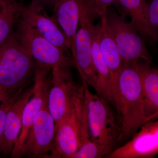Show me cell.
I'll list each match as a JSON object with an SVG mask.
<instances>
[{
	"instance_id": "cell-1",
	"label": "cell",
	"mask_w": 158,
	"mask_h": 158,
	"mask_svg": "<svg viewBox=\"0 0 158 158\" xmlns=\"http://www.w3.org/2000/svg\"><path fill=\"white\" fill-rule=\"evenodd\" d=\"M137 61L122 62L121 69L111 89L113 104L117 110L120 124L118 142L132 137L141 126L148 122L144 112Z\"/></svg>"
},
{
	"instance_id": "cell-2",
	"label": "cell",
	"mask_w": 158,
	"mask_h": 158,
	"mask_svg": "<svg viewBox=\"0 0 158 158\" xmlns=\"http://www.w3.org/2000/svg\"><path fill=\"white\" fill-rule=\"evenodd\" d=\"M13 32L0 46V88L11 94L22 91L36 64Z\"/></svg>"
},
{
	"instance_id": "cell-3",
	"label": "cell",
	"mask_w": 158,
	"mask_h": 158,
	"mask_svg": "<svg viewBox=\"0 0 158 158\" xmlns=\"http://www.w3.org/2000/svg\"><path fill=\"white\" fill-rule=\"evenodd\" d=\"M88 133L94 143L114 149L120 132V124L107 102L94 94L83 82Z\"/></svg>"
},
{
	"instance_id": "cell-4",
	"label": "cell",
	"mask_w": 158,
	"mask_h": 158,
	"mask_svg": "<svg viewBox=\"0 0 158 158\" xmlns=\"http://www.w3.org/2000/svg\"><path fill=\"white\" fill-rule=\"evenodd\" d=\"M17 22V30L15 34L36 62L51 69L56 67L69 68L76 66L73 58L45 39L19 17Z\"/></svg>"
},
{
	"instance_id": "cell-5",
	"label": "cell",
	"mask_w": 158,
	"mask_h": 158,
	"mask_svg": "<svg viewBox=\"0 0 158 158\" xmlns=\"http://www.w3.org/2000/svg\"><path fill=\"white\" fill-rule=\"evenodd\" d=\"M69 68L54 67L51 70L48 107L55 122L56 130L67 116L75 99L83 89L74 81Z\"/></svg>"
},
{
	"instance_id": "cell-6",
	"label": "cell",
	"mask_w": 158,
	"mask_h": 158,
	"mask_svg": "<svg viewBox=\"0 0 158 158\" xmlns=\"http://www.w3.org/2000/svg\"><path fill=\"white\" fill-rule=\"evenodd\" d=\"M107 20L122 62H128L141 59L151 63V57L139 33L125 17L118 14L110 6L107 12Z\"/></svg>"
},
{
	"instance_id": "cell-7",
	"label": "cell",
	"mask_w": 158,
	"mask_h": 158,
	"mask_svg": "<svg viewBox=\"0 0 158 158\" xmlns=\"http://www.w3.org/2000/svg\"><path fill=\"white\" fill-rule=\"evenodd\" d=\"M51 70L49 67L36 62L33 93L23 110L20 131L10 153L12 157H20L23 146L34 118L47 102Z\"/></svg>"
},
{
	"instance_id": "cell-8",
	"label": "cell",
	"mask_w": 158,
	"mask_h": 158,
	"mask_svg": "<svg viewBox=\"0 0 158 158\" xmlns=\"http://www.w3.org/2000/svg\"><path fill=\"white\" fill-rule=\"evenodd\" d=\"M55 122L49 111L47 102L34 118L27 137L23 146L20 157H55L54 147Z\"/></svg>"
},
{
	"instance_id": "cell-9",
	"label": "cell",
	"mask_w": 158,
	"mask_h": 158,
	"mask_svg": "<svg viewBox=\"0 0 158 158\" xmlns=\"http://www.w3.org/2000/svg\"><path fill=\"white\" fill-rule=\"evenodd\" d=\"M84 101V87L75 99L67 116L56 130L55 157L73 158L81 146Z\"/></svg>"
},
{
	"instance_id": "cell-10",
	"label": "cell",
	"mask_w": 158,
	"mask_h": 158,
	"mask_svg": "<svg viewBox=\"0 0 158 158\" xmlns=\"http://www.w3.org/2000/svg\"><path fill=\"white\" fill-rule=\"evenodd\" d=\"M94 17L90 13L88 6L82 9L79 20L80 28L76 35L74 60L82 81L92 86L97 92V79L91 57V28Z\"/></svg>"
},
{
	"instance_id": "cell-11",
	"label": "cell",
	"mask_w": 158,
	"mask_h": 158,
	"mask_svg": "<svg viewBox=\"0 0 158 158\" xmlns=\"http://www.w3.org/2000/svg\"><path fill=\"white\" fill-rule=\"evenodd\" d=\"M19 18L69 55L70 51L66 38L56 22L46 12L45 8L36 0L27 6L21 5Z\"/></svg>"
},
{
	"instance_id": "cell-12",
	"label": "cell",
	"mask_w": 158,
	"mask_h": 158,
	"mask_svg": "<svg viewBox=\"0 0 158 158\" xmlns=\"http://www.w3.org/2000/svg\"><path fill=\"white\" fill-rule=\"evenodd\" d=\"M139 129L131 140L105 158H154L158 153V121L147 122Z\"/></svg>"
},
{
	"instance_id": "cell-13",
	"label": "cell",
	"mask_w": 158,
	"mask_h": 158,
	"mask_svg": "<svg viewBox=\"0 0 158 158\" xmlns=\"http://www.w3.org/2000/svg\"><path fill=\"white\" fill-rule=\"evenodd\" d=\"M88 6L86 0H56L52 17L61 28L74 59L76 35L82 9Z\"/></svg>"
},
{
	"instance_id": "cell-14",
	"label": "cell",
	"mask_w": 158,
	"mask_h": 158,
	"mask_svg": "<svg viewBox=\"0 0 158 158\" xmlns=\"http://www.w3.org/2000/svg\"><path fill=\"white\" fill-rule=\"evenodd\" d=\"M150 64L145 61H137L144 112L148 121L155 120L158 115V71Z\"/></svg>"
},
{
	"instance_id": "cell-15",
	"label": "cell",
	"mask_w": 158,
	"mask_h": 158,
	"mask_svg": "<svg viewBox=\"0 0 158 158\" xmlns=\"http://www.w3.org/2000/svg\"><path fill=\"white\" fill-rule=\"evenodd\" d=\"M33 93L32 87L23 92L13 102L6 114L4 127L2 153H11L21 128L23 110Z\"/></svg>"
},
{
	"instance_id": "cell-16",
	"label": "cell",
	"mask_w": 158,
	"mask_h": 158,
	"mask_svg": "<svg viewBox=\"0 0 158 158\" xmlns=\"http://www.w3.org/2000/svg\"><path fill=\"white\" fill-rule=\"evenodd\" d=\"M98 44L111 77V89L116 81L122 67V61L112 31L107 20V13L100 17Z\"/></svg>"
},
{
	"instance_id": "cell-17",
	"label": "cell",
	"mask_w": 158,
	"mask_h": 158,
	"mask_svg": "<svg viewBox=\"0 0 158 158\" xmlns=\"http://www.w3.org/2000/svg\"><path fill=\"white\" fill-rule=\"evenodd\" d=\"M99 25H92L91 57L94 69L97 79V93L104 100L113 104L111 94L110 73L99 46Z\"/></svg>"
},
{
	"instance_id": "cell-18",
	"label": "cell",
	"mask_w": 158,
	"mask_h": 158,
	"mask_svg": "<svg viewBox=\"0 0 158 158\" xmlns=\"http://www.w3.org/2000/svg\"><path fill=\"white\" fill-rule=\"evenodd\" d=\"M113 5L120 15H129L130 23L139 34L151 40L146 23L148 7L146 0H115Z\"/></svg>"
},
{
	"instance_id": "cell-19",
	"label": "cell",
	"mask_w": 158,
	"mask_h": 158,
	"mask_svg": "<svg viewBox=\"0 0 158 158\" xmlns=\"http://www.w3.org/2000/svg\"><path fill=\"white\" fill-rule=\"evenodd\" d=\"M21 5L18 0H11L0 15V46L13 33V27L19 17Z\"/></svg>"
},
{
	"instance_id": "cell-20",
	"label": "cell",
	"mask_w": 158,
	"mask_h": 158,
	"mask_svg": "<svg viewBox=\"0 0 158 158\" xmlns=\"http://www.w3.org/2000/svg\"><path fill=\"white\" fill-rule=\"evenodd\" d=\"M146 23L150 39L156 41L158 40V0H152L146 14Z\"/></svg>"
},
{
	"instance_id": "cell-21",
	"label": "cell",
	"mask_w": 158,
	"mask_h": 158,
	"mask_svg": "<svg viewBox=\"0 0 158 158\" xmlns=\"http://www.w3.org/2000/svg\"><path fill=\"white\" fill-rule=\"evenodd\" d=\"M88 8L94 17H100L107 12L108 8L115 0H86Z\"/></svg>"
},
{
	"instance_id": "cell-22",
	"label": "cell",
	"mask_w": 158,
	"mask_h": 158,
	"mask_svg": "<svg viewBox=\"0 0 158 158\" xmlns=\"http://www.w3.org/2000/svg\"><path fill=\"white\" fill-rule=\"evenodd\" d=\"M17 98L15 99L0 108V153H2L3 136L6 114L11 104Z\"/></svg>"
},
{
	"instance_id": "cell-23",
	"label": "cell",
	"mask_w": 158,
	"mask_h": 158,
	"mask_svg": "<svg viewBox=\"0 0 158 158\" xmlns=\"http://www.w3.org/2000/svg\"><path fill=\"white\" fill-rule=\"evenodd\" d=\"M22 93L23 90L17 93H10L0 88V108L15 99L17 98Z\"/></svg>"
},
{
	"instance_id": "cell-24",
	"label": "cell",
	"mask_w": 158,
	"mask_h": 158,
	"mask_svg": "<svg viewBox=\"0 0 158 158\" xmlns=\"http://www.w3.org/2000/svg\"><path fill=\"white\" fill-rule=\"evenodd\" d=\"M44 8L46 7H50L53 8L54 4L56 0H36Z\"/></svg>"
},
{
	"instance_id": "cell-25",
	"label": "cell",
	"mask_w": 158,
	"mask_h": 158,
	"mask_svg": "<svg viewBox=\"0 0 158 158\" xmlns=\"http://www.w3.org/2000/svg\"><path fill=\"white\" fill-rule=\"evenodd\" d=\"M10 1L11 0H0V15L2 14L5 7Z\"/></svg>"
},
{
	"instance_id": "cell-26",
	"label": "cell",
	"mask_w": 158,
	"mask_h": 158,
	"mask_svg": "<svg viewBox=\"0 0 158 158\" xmlns=\"http://www.w3.org/2000/svg\"><path fill=\"white\" fill-rule=\"evenodd\" d=\"M150 1H152V0H150Z\"/></svg>"
}]
</instances>
